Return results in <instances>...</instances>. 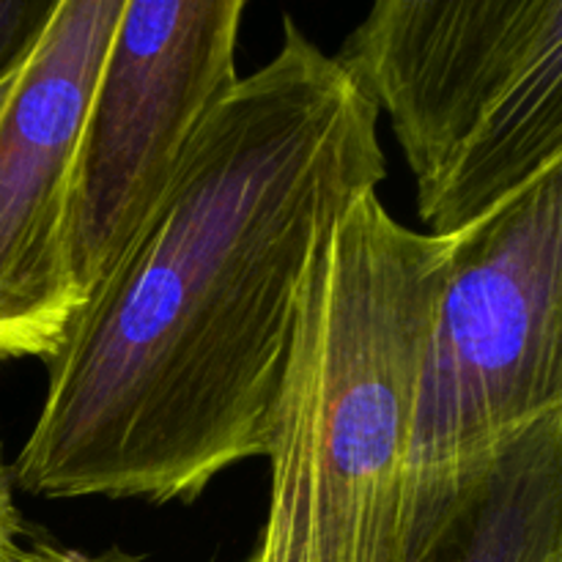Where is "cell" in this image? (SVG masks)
<instances>
[{"label":"cell","instance_id":"cell-4","mask_svg":"<svg viewBox=\"0 0 562 562\" xmlns=\"http://www.w3.org/2000/svg\"><path fill=\"white\" fill-rule=\"evenodd\" d=\"M562 412V165L459 236L404 461L401 543L420 562L505 456Z\"/></svg>","mask_w":562,"mask_h":562},{"label":"cell","instance_id":"cell-3","mask_svg":"<svg viewBox=\"0 0 562 562\" xmlns=\"http://www.w3.org/2000/svg\"><path fill=\"white\" fill-rule=\"evenodd\" d=\"M335 58L387 113L428 236L562 165V0H379Z\"/></svg>","mask_w":562,"mask_h":562},{"label":"cell","instance_id":"cell-9","mask_svg":"<svg viewBox=\"0 0 562 562\" xmlns=\"http://www.w3.org/2000/svg\"><path fill=\"white\" fill-rule=\"evenodd\" d=\"M0 562H146L143 558H135V554H124L119 549L104 554H82L75 552V549H60L53 547V543H31V547H22V543H14V547L0 549Z\"/></svg>","mask_w":562,"mask_h":562},{"label":"cell","instance_id":"cell-6","mask_svg":"<svg viewBox=\"0 0 562 562\" xmlns=\"http://www.w3.org/2000/svg\"><path fill=\"white\" fill-rule=\"evenodd\" d=\"M124 0H60L0 113V360L47 362L82 307L66 258L71 162Z\"/></svg>","mask_w":562,"mask_h":562},{"label":"cell","instance_id":"cell-11","mask_svg":"<svg viewBox=\"0 0 562 562\" xmlns=\"http://www.w3.org/2000/svg\"><path fill=\"white\" fill-rule=\"evenodd\" d=\"M14 80H16V75H11L9 80H3V82H0V113H3V108H5V99H9L11 88H14Z\"/></svg>","mask_w":562,"mask_h":562},{"label":"cell","instance_id":"cell-8","mask_svg":"<svg viewBox=\"0 0 562 562\" xmlns=\"http://www.w3.org/2000/svg\"><path fill=\"white\" fill-rule=\"evenodd\" d=\"M60 0H0V82L22 69Z\"/></svg>","mask_w":562,"mask_h":562},{"label":"cell","instance_id":"cell-1","mask_svg":"<svg viewBox=\"0 0 562 562\" xmlns=\"http://www.w3.org/2000/svg\"><path fill=\"white\" fill-rule=\"evenodd\" d=\"M376 124L357 77L285 16L278 53L214 104L44 362L11 483L47 499L195 503L263 459L318 241L387 176Z\"/></svg>","mask_w":562,"mask_h":562},{"label":"cell","instance_id":"cell-10","mask_svg":"<svg viewBox=\"0 0 562 562\" xmlns=\"http://www.w3.org/2000/svg\"><path fill=\"white\" fill-rule=\"evenodd\" d=\"M20 536L22 519L14 505V494H11V475L3 467V456H0V549L20 543Z\"/></svg>","mask_w":562,"mask_h":562},{"label":"cell","instance_id":"cell-12","mask_svg":"<svg viewBox=\"0 0 562 562\" xmlns=\"http://www.w3.org/2000/svg\"><path fill=\"white\" fill-rule=\"evenodd\" d=\"M247 562H252V560H247Z\"/></svg>","mask_w":562,"mask_h":562},{"label":"cell","instance_id":"cell-2","mask_svg":"<svg viewBox=\"0 0 562 562\" xmlns=\"http://www.w3.org/2000/svg\"><path fill=\"white\" fill-rule=\"evenodd\" d=\"M459 236L406 228L376 192L322 236L269 426L252 562H404L412 404Z\"/></svg>","mask_w":562,"mask_h":562},{"label":"cell","instance_id":"cell-7","mask_svg":"<svg viewBox=\"0 0 562 562\" xmlns=\"http://www.w3.org/2000/svg\"><path fill=\"white\" fill-rule=\"evenodd\" d=\"M420 562H562V412L505 456Z\"/></svg>","mask_w":562,"mask_h":562},{"label":"cell","instance_id":"cell-5","mask_svg":"<svg viewBox=\"0 0 562 562\" xmlns=\"http://www.w3.org/2000/svg\"><path fill=\"white\" fill-rule=\"evenodd\" d=\"M245 0H124L71 162L66 258L88 296L119 267L192 137L239 82Z\"/></svg>","mask_w":562,"mask_h":562}]
</instances>
